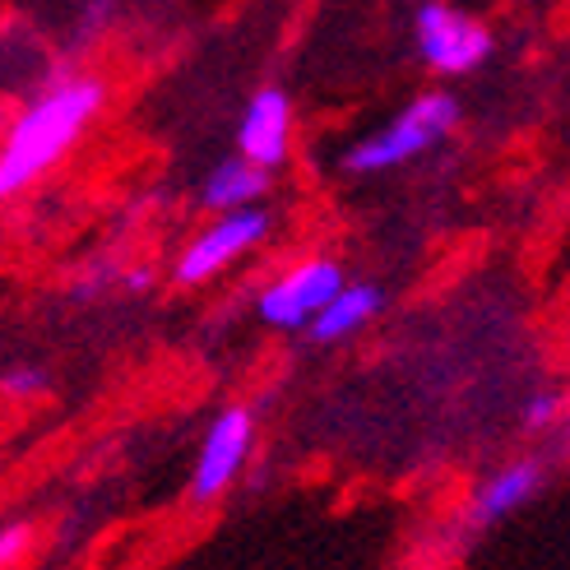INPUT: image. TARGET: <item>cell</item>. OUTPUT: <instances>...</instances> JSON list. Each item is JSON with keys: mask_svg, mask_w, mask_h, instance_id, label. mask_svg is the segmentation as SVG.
I'll list each match as a JSON object with an SVG mask.
<instances>
[{"mask_svg": "<svg viewBox=\"0 0 570 570\" xmlns=\"http://www.w3.org/2000/svg\"><path fill=\"white\" fill-rule=\"evenodd\" d=\"M543 482H548L543 460H515V464L497 469L469 501V529H492L505 515H515L520 505H529L538 492H543Z\"/></svg>", "mask_w": 570, "mask_h": 570, "instance_id": "cell-8", "label": "cell"}, {"mask_svg": "<svg viewBox=\"0 0 570 570\" xmlns=\"http://www.w3.org/2000/svg\"><path fill=\"white\" fill-rule=\"evenodd\" d=\"M121 283H126L130 293H149V288H154V274H149V269H130Z\"/></svg>", "mask_w": 570, "mask_h": 570, "instance_id": "cell-14", "label": "cell"}, {"mask_svg": "<svg viewBox=\"0 0 570 570\" xmlns=\"http://www.w3.org/2000/svg\"><path fill=\"white\" fill-rule=\"evenodd\" d=\"M0 390H6V399H33V394L51 390V376L33 362H14V366H6V376H0Z\"/></svg>", "mask_w": 570, "mask_h": 570, "instance_id": "cell-11", "label": "cell"}, {"mask_svg": "<svg viewBox=\"0 0 570 570\" xmlns=\"http://www.w3.org/2000/svg\"><path fill=\"white\" fill-rule=\"evenodd\" d=\"M561 413H566V394H557V390H538L529 404H524V426H529V432H548V426L561 422Z\"/></svg>", "mask_w": 570, "mask_h": 570, "instance_id": "cell-12", "label": "cell"}, {"mask_svg": "<svg viewBox=\"0 0 570 570\" xmlns=\"http://www.w3.org/2000/svg\"><path fill=\"white\" fill-rule=\"evenodd\" d=\"M454 126H460V102H454L450 94H441V89L417 94L413 102L399 107L385 126H376L372 135H362L357 145L344 149V173L348 177L394 173V167L432 154L441 139L454 135Z\"/></svg>", "mask_w": 570, "mask_h": 570, "instance_id": "cell-2", "label": "cell"}, {"mask_svg": "<svg viewBox=\"0 0 570 570\" xmlns=\"http://www.w3.org/2000/svg\"><path fill=\"white\" fill-rule=\"evenodd\" d=\"M566 445H570V426H566Z\"/></svg>", "mask_w": 570, "mask_h": 570, "instance_id": "cell-15", "label": "cell"}, {"mask_svg": "<svg viewBox=\"0 0 570 570\" xmlns=\"http://www.w3.org/2000/svg\"><path fill=\"white\" fill-rule=\"evenodd\" d=\"M269 233H274V214H269L265 205L218 214V218L205 227V233H199V237L177 255L173 278L181 283V288H199V283L218 278L227 265H237L242 255H250Z\"/></svg>", "mask_w": 570, "mask_h": 570, "instance_id": "cell-5", "label": "cell"}, {"mask_svg": "<svg viewBox=\"0 0 570 570\" xmlns=\"http://www.w3.org/2000/svg\"><path fill=\"white\" fill-rule=\"evenodd\" d=\"M28 548V524H6L0 529V561L14 566V557H23Z\"/></svg>", "mask_w": 570, "mask_h": 570, "instance_id": "cell-13", "label": "cell"}, {"mask_svg": "<svg viewBox=\"0 0 570 570\" xmlns=\"http://www.w3.org/2000/svg\"><path fill=\"white\" fill-rule=\"evenodd\" d=\"M413 47L432 75H473L492 56V28L445 0H422L413 14Z\"/></svg>", "mask_w": 570, "mask_h": 570, "instance_id": "cell-4", "label": "cell"}, {"mask_svg": "<svg viewBox=\"0 0 570 570\" xmlns=\"http://www.w3.org/2000/svg\"><path fill=\"white\" fill-rule=\"evenodd\" d=\"M107 83L94 75H61L28 98L0 139V195L14 199L61 163L79 135L98 121Z\"/></svg>", "mask_w": 570, "mask_h": 570, "instance_id": "cell-1", "label": "cell"}, {"mask_svg": "<svg viewBox=\"0 0 570 570\" xmlns=\"http://www.w3.org/2000/svg\"><path fill=\"white\" fill-rule=\"evenodd\" d=\"M348 288L344 265L330 261V255H311V261H297L293 269H283L274 283H265L261 297H255V316H261L269 330L297 334L316 325L321 311Z\"/></svg>", "mask_w": 570, "mask_h": 570, "instance_id": "cell-3", "label": "cell"}, {"mask_svg": "<svg viewBox=\"0 0 570 570\" xmlns=\"http://www.w3.org/2000/svg\"><path fill=\"white\" fill-rule=\"evenodd\" d=\"M237 154L265 173H278L293 154V98L283 89H255L237 121Z\"/></svg>", "mask_w": 570, "mask_h": 570, "instance_id": "cell-7", "label": "cell"}, {"mask_svg": "<svg viewBox=\"0 0 570 570\" xmlns=\"http://www.w3.org/2000/svg\"><path fill=\"white\" fill-rule=\"evenodd\" d=\"M269 177H274V173H265V167H255V163H246L242 154H233V158H223V163L209 167L205 186H199V205L214 209V214L250 209V205H261V199H265Z\"/></svg>", "mask_w": 570, "mask_h": 570, "instance_id": "cell-9", "label": "cell"}, {"mask_svg": "<svg viewBox=\"0 0 570 570\" xmlns=\"http://www.w3.org/2000/svg\"><path fill=\"white\" fill-rule=\"evenodd\" d=\"M385 306V293L376 288V283H348L344 293H338L321 316L316 325H311V338L316 344H338V338H353L357 330H366Z\"/></svg>", "mask_w": 570, "mask_h": 570, "instance_id": "cell-10", "label": "cell"}, {"mask_svg": "<svg viewBox=\"0 0 570 570\" xmlns=\"http://www.w3.org/2000/svg\"><path fill=\"white\" fill-rule=\"evenodd\" d=\"M250 445H255V413L246 404H233L223 409L205 441H199V460L190 469V501H218L233 482L242 478L246 460H250Z\"/></svg>", "mask_w": 570, "mask_h": 570, "instance_id": "cell-6", "label": "cell"}]
</instances>
